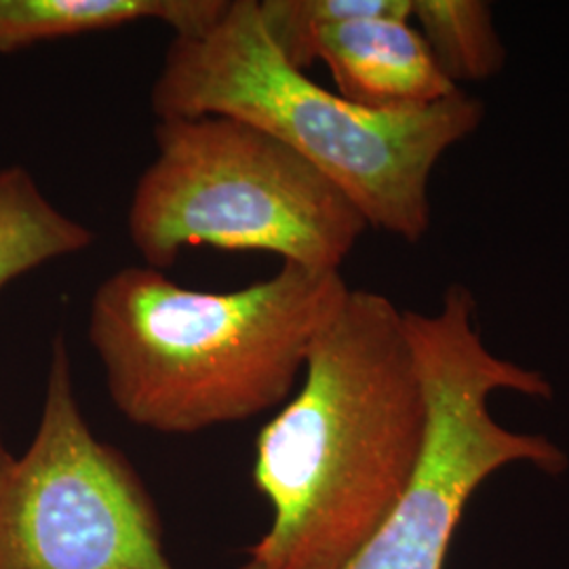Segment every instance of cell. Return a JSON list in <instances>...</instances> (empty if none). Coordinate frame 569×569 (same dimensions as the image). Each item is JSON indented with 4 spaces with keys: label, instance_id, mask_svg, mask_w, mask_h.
<instances>
[{
    "label": "cell",
    "instance_id": "30bf717a",
    "mask_svg": "<svg viewBox=\"0 0 569 569\" xmlns=\"http://www.w3.org/2000/svg\"><path fill=\"white\" fill-rule=\"evenodd\" d=\"M411 23L427 41L441 72L456 87L496 77L507 51L483 0H411Z\"/></svg>",
    "mask_w": 569,
    "mask_h": 569
},
{
    "label": "cell",
    "instance_id": "3957f363",
    "mask_svg": "<svg viewBox=\"0 0 569 569\" xmlns=\"http://www.w3.org/2000/svg\"><path fill=\"white\" fill-rule=\"evenodd\" d=\"M150 103L159 121L216 114L253 124L336 183L369 228L411 244L430 230L435 167L486 119V106L465 89L407 112L323 89L268 39L258 0H230L209 32L176 37Z\"/></svg>",
    "mask_w": 569,
    "mask_h": 569
},
{
    "label": "cell",
    "instance_id": "52a82bcc",
    "mask_svg": "<svg viewBox=\"0 0 569 569\" xmlns=\"http://www.w3.org/2000/svg\"><path fill=\"white\" fill-rule=\"evenodd\" d=\"M338 93L371 110H420L458 89L441 72L427 41L407 18H359L329 23L315 41Z\"/></svg>",
    "mask_w": 569,
    "mask_h": 569
},
{
    "label": "cell",
    "instance_id": "5b68a950",
    "mask_svg": "<svg viewBox=\"0 0 569 569\" xmlns=\"http://www.w3.org/2000/svg\"><path fill=\"white\" fill-rule=\"evenodd\" d=\"M406 329L427 395L425 448L397 509L342 569H443L472 493L493 472L529 465L557 475L569 467L547 437L493 420V392L550 399L552 385L489 350L465 284H449L437 312L406 310Z\"/></svg>",
    "mask_w": 569,
    "mask_h": 569
},
{
    "label": "cell",
    "instance_id": "9c48e42d",
    "mask_svg": "<svg viewBox=\"0 0 569 569\" xmlns=\"http://www.w3.org/2000/svg\"><path fill=\"white\" fill-rule=\"evenodd\" d=\"M93 243L96 232L51 203L26 167L0 169V291L21 274Z\"/></svg>",
    "mask_w": 569,
    "mask_h": 569
},
{
    "label": "cell",
    "instance_id": "7c38bea8",
    "mask_svg": "<svg viewBox=\"0 0 569 569\" xmlns=\"http://www.w3.org/2000/svg\"><path fill=\"white\" fill-rule=\"evenodd\" d=\"M13 462H16V456L4 446L2 432H0V481H2V477L9 472V468L13 467Z\"/></svg>",
    "mask_w": 569,
    "mask_h": 569
},
{
    "label": "cell",
    "instance_id": "8992f818",
    "mask_svg": "<svg viewBox=\"0 0 569 569\" xmlns=\"http://www.w3.org/2000/svg\"><path fill=\"white\" fill-rule=\"evenodd\" d=\"M0 569H176L140 475L84 420L63 333L34 439L0 481Z\"/></svg>",
    "mask_w": 569,
    "mask_h": 569
},
{
    "label": "cell",
    "instance_id": "8fae6325",
    "mask_svg": "<svg viewBox=\"0 0 569 569\" xmlns=\"http://www.w3.org/2000/svg\"><path fill=\"white\" fill-rule=\"evenodd\" d=\"M258 16L268 39L293 68H308L317 34L338 21L359 18H407L411 0H258Z\"/></svg>",
    "mask_w": 569,
    "mask_h": 569
},
{
    "label": "cell",
    "instance_id": "7a4b0ae2",
    "mask_svg": "<svg viewBox=\"0 0 569 569\" xmlns=\"http://www.w3.org/2000/svg\"><path fill=\"white\" fill-rule=\"evenodd\" d=\"M348 289L340 272L298 264L237 291L188 289L157 268L124 266L98 284L87 336L124 420L194 435L284 403Z\"/></svg>",
    "mask_w": 569,
    "mask_h": 569
},
{
    "label": "cell",
    "instance_id": "277c9868",
    "mask_svg": "<svg viewBox=\"0 0 569 569\" xmlns=\"http://www.w3.org/2000/svg\"><path fill=\"white\" fill-rule=\"evenodd\" d=\"M154 143L127 211L143 266L163 272L183 249L213 247L340 272L369 228L336 183L249 122L161 119Z\"/></svg>",
    "mask_w": 569,
    "mask_h": 569
},
{
    "label": "cell",
    "instance_id": "ba28073f",
    "mask_svg": "<svg viewBox=\"0 0 569 569\" xmlns=\"http://www.w3.org/2000/svg\"><path fill=\"white\" fill-rule=\"evenodd\" d=\"M228 4L230 0H0V56L146 20L161 21L176 37H201L222 20Z\"/></svg>",
    "mask_w": 569,
    "mask_h": 569
},
{
    "label": "cell",
    "instance_id": "6da1fadb",
    "mask_svg": "<svg viewBox=\"0 0 569 569\" xmlns=\"http://www.w3.org/2000/svg\"><path fill=\"white\" fill-rule=\"evenodd\" d=\"M427 425L406 310L348 289L302 387L258 435L253 483L272 521L239 569L345 568L406 496Z\"/></svg>",
    "mask_w": 569,
    "mask_h": 569
}]
</instances>
